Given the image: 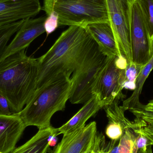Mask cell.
<instances>
[{"label":"cell","mask_w":153,"mask_h":153,"mask_svg":"<svg viewBox=\"0 0 153 153\" xmlns=\"http://www.w3.org/2000/svg\"><path fill=\"white\" fill-rule=\"evenodd\" d=\"M95 44L85 27L70 26L49 50L38 58L36 90L71 77Z\"/></svg>","instance_id":"cell-1"},{"label":"cell","mask_w":153,"mask_h":153,"mask_svg":"<svg viewBox=\"0 0 153 153\" xmlns=\"http://www.w3.org/2000/svg\"><path fill=\"white\" fill-rule=\"evenodd\" d=\"M25 50L0 62V95L8 101L12 114L22 111L36 89L38 58L27 56Z\"/></svg>","instance_id":"cell-2"},{"label":"cell","mask_w":153,"mask_h":153,"mask_svg":"<svg viewBox=\"0 0 153 153\" xmlns=\"http://www.w3.org/2000/svg\"><path fill=\"white\" fill-rule=\"evenodd\" d=\"M71 77L62 79L36 90L25 108L16 113L26 127L35 126L39 129L52 126L53 115L65 109L72 88Z\"/></svg>","instance_id":"cell-3"},{"label":"cell","mask_w":153,"mask_h":153,"mask_svg":"<svg viewBox=\"0 0 153 153\" xmlns=\"http://www.w3.org/2000/svg\"><path fill=\"white\" fill-rule=\"evenodd\" d=\"M46 15L54 12L59 27H85L94 22L109 21L105 0H44Z\"/></svg>","instance_id":"cell-4"},{"label":"cell","mask_w":153,"mask_h":153,"mask_svg":"<svg viewBox=\"0 0 153 153\" xmlns=\"http://www.w3.org/2000/svg\"><path fill=\"white\" fill-rule=\"evenodd\" d=\"M107 59L96 43L71 77L70 100L72 104H85L91 98L94 85Z\"/></svg>","instance_id":"cell-5"},{"label":"cell","mask_w":153,"mask_h":153,"mask_svg":"<svg viewBox=\"0 0 153 153\" xmlns=\"http://www.w3.org/2000/svg\"><path fill=\"white\" fill-rule=\"evenodd\" d=\"M136 0H105L109 21L121 55L133 62L131 27L132 11Z\"/></svg>","instance_id":"cell-6"},{"label":"cell","mask_w":153,"mask_h":153,"mask_svg":"<svg viewBox=\"0 0 153 153\" xmlns=\"http://www.w3.org/2000/svg\"><path fill=\"white\" fill-rule=\"evenodd\" d=\"M117 56L107 57L93 87V95L98 96L102 108L115 101L123 100L126 97L122 90L126 69L122 70L117 66L115 62Z\"/></svg>","instance_id":"cell-7"},{"label":"cell","mask_w":153,"mask_h":153,"mask_svg":"<svg viewBox=\"0 0 153 153\" xmlns=\"http://www.w3.org/2000/svg\"><path fill=\"white\" fill-rule=\"evenodd\" d=\"M132 61L144 66L153 56V41L151 39L142 8L137 0L132 11L131 27Z\"/></svg>","instance_id":"cell-8"},{"label":"cell","mask_w":153,"mask_h":153,"mask_svg":"<svg viewBox=\"0 0 153 153\" xmlns=\"http://www.w3.org/2000/svg\"><path fill=\"white\" fill-rule=\"evenodd\" d=\"M97 134L96 122H91L63 134L61 142L48 153H91Z\"/></svg>","instance_id":"cell-9"},{"label":"cell","mask_w":153,"mask_h":153,"mask_svg":"<svg viewBox=\"0 0 153 153\" xmlns=\"http://www.w3.org/2000/svg\"><path fill=\"white\" fill-rule=\"evenodd\" d=\"M47 17L46 15L24 19L14 38L3 53L0 62L11 55L26 49L34 39L45 32V23Z\"/></svg>","instance_id":"cell-10"},{"label":"cell","mask_w":153,"mask_h":153,"mask_svg":"<svg viewBox=\"0 0 153 153\" xmlns=\"http://www.w3.org/2000/svg\"><path fill=\"white\" fill-rule=\"evenodd\" d=\"M42 10L39 0H4L0 1V27L29 18Z\"/></svg>","instance_id":"cell-11"},{"label":"cell","mask_w":153,"mask_h":153,"mask_svg":"<svg viewBox=\"0 0 153 153\" xmlns=\"http://www.w3.org/2000/svg\"><path fill=\"white\" fill-rule=\"evenodd\" d=\"M17 114L4 115L0 111V153H10L26 128Z\"/></svg>","instance_id":"cell-12"},{"label":"cell","mask_w":153,"mask_h":153,"mask_svg":"<svg viewBox=\"0 0 153 153\" xmlns=\"http://www.w3.org/2000/svg\"><path fill=\"white\" fill-rule=\"evenodd\" d=\"M85 27L103 54L108 57L122 56L109 21L94 22L86 25Z\"/></svg>","instance_id":"cell-13"},{"label":"cell","mask_w":153,"mask_h":153,"mask_svg":"<svg viewBox=\"0 0 153 153\" xmlns=\"http://www.w3.org/2000/svg\"><path fill=\"white\" fill-rule=\"evenodd\" d=\"M102 108V107L99 97L96 94H93L69 121L61 127L56 128V136L82 127L85 126L86 121Z\"/></svg>","instance_id":"cell-14"},{"label":"cell","mask_w":153,"mask_h":153,"mask_svg":"<svg viewBox=\"0 0 153 153\" xmlns=\"http://www.w3.org/2000/svg\"><path fill=\"white\" fill-rule=\"evenodd\" d=\"M56 128L52 126L39 129L32 138L10 153H47L51 138L53 136H56Z\"/></svg>","instance_id":"cell-15"},{"label":"cell","mask_w":153,"mask_h":153,"mask_svg":"<svg viewBox=\"0 0 153 153\" xmlns=\"http://www.w3.org/2000/svg\"><path fill=\"white\" fill-rule=\"evenodd\" d=\"M153 69V56L150 61L142 68L137 76L135 83V88L131 96L124 100L122 106L126 111H129L137 108L142 105L139 101L145 82Z\"/></svg>","instance_id":"cell-16"},{"label":"cell","mask_w":153,"mask_h":153,"mask_svg":"<svg viewBox=\"0 0 153 153\" xmlns=\"http://www.w3.org/2000/svg\"><path fill=\"white\" fill-rule=\"evenodd\" d=\"M136 119L141 120L146 124L145 127L153 132V99L147 104L130 111Z\"/></svg>","instance_id":"cell-17"},{"label":"cell","mask_w":153,"mask_h":153,"mask_svg":"<svg viewBox=\"0 0 153 153\" xmlns=\"http://www.w3.org/2000/svg\"><path fill=\"white\" fill-rule=\"evenodd\" d=\"M24 20L0 27V58L11 37L20 28Z\"/></svg>","instance_id":"cell-18"},{"label":"cell","mask_w":153,"mask_h":153,"mask_svg":"<svg viewBox=\"0 0 153 153\" xmlns=\"http://www.w3.org/2000/svg\"><path fill=\"white\" fill-rule=\"evenodd\" d=\"M138 128H128L124 131L120 140L118 153H132Z\"/></svg>","instance_id":"cell-19"},{"label":"cell","mask_w":153,"mask_h":153,"mask_svg":"<svg viewBox=\"0 0 153 153\" xmlns=\"http://www.w3.org/2000/svg\"><path fill=\"white\" fill-rule=\"evenodd\" d=\"M143 67L133 62L129 64H128L125 73V82L123 85L124 89L133 91L134 90L137 78Z\"/></svg>","instance_id":"cell-20"},{"label":"cell","mask_w":153,"mask_h":153,"mask_svg":"<svg viewBox=\"0 0 153 153\" xmlns=\"http://www.w3.org/2000/svg\"><path fill=\"white\" fill-rule=\"evenodd\" d=\"M147 24L150 38L153 41V0H137Z\"/></svg>","instance_id":"cell-21"},{"label":"cell","mask_w":153,"mask_h":153,"mask_svg":"<svg viewBox=\"0 0 153 153\" xmlns=\"http://www.w3.org/2000/svg\"><path fill=\"white\" fill-rule=\"evenodd\" d=\"M142 128V127H141ZM136 129L137 134L134 143L132 153H137L140 149L145 150L146 153H152V145L149 139L141 133L140 128Z\"/></svg>","instance_id":"cell-22"},{"label":"cell","mask_w":153,"mask_h":153,"mask_svg":"<svg viewBox=\"0 0 153 153\" xmlns=\"http://www.w3.org/2000/svg\"><path fill=\"white\" fill-rule=\"evenodd\" d=\"M126 129L127 128L120 123L108 121V124L106 127V134L111 140H119Z\"/></svg>","instance_id":"cell-23"},{"label":"cell","mask_w":153,"mask_h":153,"mask_svg":"<svg viewBox=\"0 0 153 153\" xmlns=\"http://www.w3.org/2000/svg\"><path fill=\"white\" fill-rule=\"evenodd\" d=\"M47 19L45 23V32L47 36L51 34L59 27L58 17L54 12H52L47 15Z\"/></svg>","instance_id":"cell-24"},{"label":"cell","mask_w":153,"mask_h":153,"mask_svg":"<svg viewBox=\"0 0 153 153\" xmlns=\"http://www.w3.org/2000/svg\"><path fill=\"white\" fill-rule=\"evenodd\" d=\"M0 111L4 115H10L12 114L8 101L1 95H0Z\"/></svg>","instance_id":"cell-25"},{"label":"cell","mask_w":153,"mask_h":153,"mask_svg":"<svg viewBox=\"0 0 153 153\" xmlns=\"http://www.w3.org/2000/svg\"><path fill=\"white\" fill-rule=\"evenodd\" d=\"M140 131L142 134H143L151 142V144L153 146V132L150 129L146 128L145 127H143L140 128Z\"/></svg>","instance_id":"cell-26"},{"label":"cell","mask_w":153,"mask_h":153,"mask_svg":"<svg viewBox=\"0 0 153 153\" xmlns=\"http://www.w3.org/2000/svg\"><path fill=\"white\" fill-rule=\"evenodd\" d=\"M137 153H146V152L145 150H143V149H140V150H139L137 151Z\"/></svg>","instance_id":"cell-27"},{"label":"cell","mask_w":153,"mask_h":153,"mask_svg":"<svg viewBox=\"0 0 153 153\" xmlns=\"http://www.w3.org/2000/svg\"><path fill=\"white\" fill-rule=\"evenodd\" d=\"M12 1H18V0H12Z\"/></svg>","instance_id":"cell-28"},{"label":"cell","mask_w":153,"mask_h":153,"mask_svg":"<svg viewBox=\"0 0 153 153\" xmlns=\"http://www.w3.org/2000/svg\"><path fill=\"white\" fill-rule=\"evenodd\" d=\"M4 1V0H0V1Z\"/></svg>","instance_id":"cell-29"},{"label":"cell","mask_w":153,"mask_h":153,"mask_svg":"<svg viewBox=\"0 0 153 153\" xmlns=\"http://www.w3.org/2000/svg\"></svg>","instance_id":"cell-30"}]
</instances>
